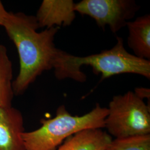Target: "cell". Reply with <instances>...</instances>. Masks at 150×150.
Here are the masks:
<instances>
[{
	"label": "cell",
	"mask_w": 150,
	"mask_h": 150,
	"mask_svg": "<svg viewBox=\"0 0 150 150\" xmlns=\"http://www.w3.org/2000/svg\"><path fill=\"white\" fill-rule=\"evenodd\" d=\"M139 8L132 0H82L75 6L76 12L90 16L103 29L108 26L113 33L126 26Z\"/></svg>",
	"instance_id": "obj_5"
},
{
	"label": "cell",
	"mask_w": 150,
	"mask_h": 150,
	"mask_svg": "<svg viewBox=\"0 0 150 150\" xmlns=\"http://www.w3.org/2000/svg\"><path fill=\"white\" fill-rule=\"evenodd\" d=\"M134 92L140 99L144 100V98H147L150 101V90L149 88L146 87H137L134 89Z\"/></svg>",
	"instance_id": "obj_12"
},
{
	"label": "cell",
	"mask_w": 150,
	"mask_h": 150,
	"mask_svg": "<svg viewBox=\"0 0 150 150\" xmlns=\"http://www.w3.org/2000/svg\"><path fill=\"white\" fill-rule=\"evenodd\" d=\"M112 140L102 129H86L67 138L55 150H106Z\"/></svg>",
	"instance_id": "obj_8"
},
{
	"label": "cell",
	"mask_w": 150,
	"mask_h": 150,
	"mask_svg": "<svg viewBox=\"0 0 150 150\" xmlns=\"http://www.w3.org/2000/svg\"><path fill=\"white\" fill-rule=\"evenodd\" d=\"M126 26L129 30L127 43L134 56L150 61V15L139 16L134 21L128 22Z\"/></svg>",
	"instance_id": "obj_9"
},
{
	"label": "cell",
	"mask_w": 150,
	"mask_h": 150,
	"mask_svg": "<svg viewBox=\"0 0 150 150\" xmlns=\"http://www.w3.org/2000/svg\"><path fill=\"white\" fill-rule=\"evenodd\" d=\"M12 67L5 46L0 45V107H11L14 92Z\"/></svg>",
	"instance_id": "obj_10"
},
{
	"label": "cell",
	"mask_w": 150,
	"mask_h": 150,
	"mask_svg": "<svg viewBox=\"0 0 150 150\" xmlns=\"http://www.w3.org/2000/svg\"><path fill=\"white\" fill-rule=\"evenodd\" d=\"M72 0H44L35 16L39 27L68 26L76 17Z\"/></svg>",
	"instance_id": "obj_7"
},
{
	"label": "cell",
	"mask_w": 150,
	"mask_h": 150,
	"mask_svg": "<svg viewBox=\"0 0 150 150\" xmlns=\"http://www.w3.org/2000/svg\"><path fill=\"white\" fill-rule=\"evenodd\" d=\"M7 13L8 12L6 10L2 3L0 1V26H2Z\"/></svg>",
	"instance_id": "obj_13"
},
{
	"label": "cell",
	"mask_w": 150,
	"mask_h": 150,
	"mask_svg": "<svg viewBox=\"0 0 150 150\" xmlns=\"http://www.w3.org/2000/svg\"><path fill=\"white\" fill-rule=\"evenodd\" d=\"M107 114V108L98 103L91 111L81 116H72L64 105H61L54 117L42 119L40 128L23 132L25 150H55L64 139L80 131L105 128Z\"/></svg>",
	"instance_id": "obj_3"
},
{
	"label": "cell",
	"mask_w": 150,
	"mask_h": 150,
	"mask_svg": "<svg viewBox=\"0 0 150 150\" xmlns=\"http://www.w3.org/2000/svg\"><path fill=\"white\" fill-rule=\"evenodd\" d=\"M106 150H150V134L112 139Z\"/></svg>",
	"instance_id": "obj_11"
},
{
	"label": "cell",
	"mask_w": 150,
	"mask_h": 150,
	"mask_svg": "<svg viewBox=\"0 0 150 150\" xmlns=\"http://www.w3.org/2000/svg\"><path fill=\"white\" fill-rule=\"evenodd\" d=\"M21 112L12 107H0V150H25Z\"/></svg>",
	"instance_id": "obj_6"
},
{
	"label": "cell",
	"mask_w": 150,
	"mask_h": 150,
	"mask_svg": "<svg viewBox=\"0 0 150 150\" xmlns=\"http://www.w3.org/2000/svg\"><path fill=\"white\" fill-rule=\"evenodd\" d=\"M2 26L17 50L20 64L19 74L12 82L15 95H21L38 76L52 69L57 48L54 40L59 28H40L35 16L19 12L7 13Z\"/></svg>",
	"instance_id": "obj_1"
},
{
	"label": "cell",
	"mask_w": 150,
	"mask_h": 150,
	"mask_svg": "<svg viewBox=\"0 0 150 150\" xmlns=\"http://www.w3.org/2000/svg\"><path fill=\"white\" fill-rule=\"evenodd\" d=\"M83 66L92 67L93 72L101 75L102 80L115 75L133 74L150 78V61L129 54L125 49L122 38H117L112 48L100 53L77 56L57 48L52 61L54 75L59 80L70 79L83 83L87 76L81 71Z\"/></svg>",
	"instance_id": "obj_2"
},
{
	"label": "cell",
	"mask_w": 150,
	"mask_h": 150,
	"mask_svg": "<svg viewBox=\"0 0 150 150\" xmlns=\"http://www.w3.org/2000/svg\"><path fill=\"white\" fill-rule=\"evenodd\" d=\"M105 128L115 139L150 134V107L132 91L113 97Z\"/></svg>",
	"instance_id": "obj_4"
}]
</instances>
